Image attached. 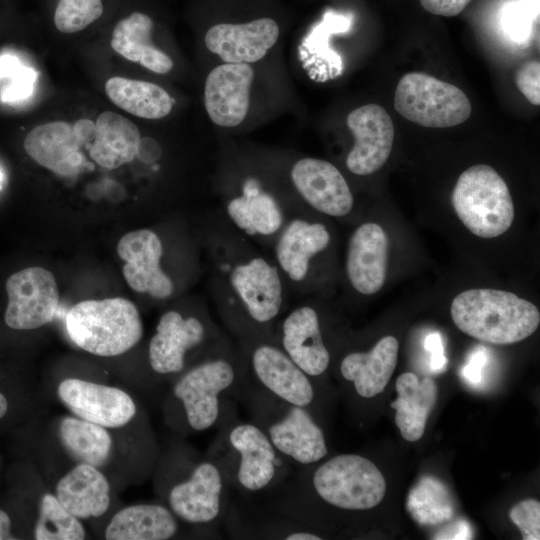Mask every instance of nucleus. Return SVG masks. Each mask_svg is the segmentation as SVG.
Masks as SVG:
<instances>
[{
    "instance_id": "nucleus-46",
    "label": "nucleus",
    "mask_w": 540,
    "mask_h": 540,
    "mask_svg": "<svg viewBox=\"0 0 540 540\" xmlns=\"http://www.w3.org/2000/svg\"><path fill=\"white\" fill-rule=\"evenodd\" d=\"M19 59L13 55L5 54L0 56V79L11 77L21 66Z\"/></svg>"
},
{
    "instance_id": "nucleus-10",
    "label": "nucleus",
    "mask_w": 540,
    "mask_h": 540,
    "mask_svg": "<svg viewBox=\"0 0 540 540\" xmlns=\"http://www.w3.org/2000/svg\"><path fill=\"white\" fill-rule=\"evenodd\" d=\"M66 331L82 350L96 356L113 357L140 342L143 324L133 302L115 297L75 304L67 313Z\"/></svg>"
},
{
    "instance_id": "nucleus-9",
    "label": "nucleus",
    "mask_w": 540,
    "mask_h": 540,
    "mask_svg": "<svg viewBox=\"0 0 540 540\" xmlns=\"http://www.w3.org/2000/svg\"><path fill=\"white\" fill-rule=\"evenodd\" d=\"M226 336L203 301L171 308L160 316L149 341L148 366L156 376L174 379Z\"/></svg>"
},
{
    "instance_id": "nucleus-8",
    "label": "nucleus",
    "mask_w": 540,
    "mask_h": 540,
    "mask_svg": "<svg viewBox=\"0 0 540 540\" xmlns=\"http://www.w3.org/2000/svg\"><path fill=\"white\" fill-rule=\"evenodd\" d=\"M451 317L463 333L496 345L520 342L532 335L540 323L538 308L516 294L488 289H469L451 304Z\"/></svg>"
},
{
    "instance_id": "nucleus-28",
    "label": "nucleus",
    "mask_w": 540,
    "mask_h": 540,
    "mask_svg": "<svg viewBox=\"0 0 540 540\" xmlns=\"http://www.w3.org/2000/svg\"><path fill=\"white\" fill-rule=\"evenodd\" d=\"M141 142L137 126L126 117L105 111L95 122L94 140L88 148L92 160L112 170L133 161Z\"/></svg>"
},
{
    "instance_id": "nucleus-12",
    "label": "nucleus",
    "mask_w": 540,
    "mask_h": 540,
    "mask_svg": "<svg viewBox=\"0 0 540 540\" xmlns=\"http://www.w3.org/2000/svg\"><path fill=\"white\" fill-rule=\"evenodd\" d=\"M452 205L463 225L481 238L502 235L514 220V205L505 181L485 164L462 172L453 189Z\"/></svg>"
},
{
    "instance_id": "nucleus-7",
    "label": "nucleus",
    "mask_w": 540,
    "mask_h": 540,
    "mask_svg": "<svg viewBox=\"0 0 540 540\" xmlns=\"http://www.w3.org/2000/svg\"><path fill=\"white\" fill-rule=\"evenodd\" d=\"M307 477L292 480L281 499L315 497L342 511H365L384 498L386 483L378 467L366 457L340 454L320 463Z\"/></svg>"
},
{
    "instance_id": "nucleus-11",
    "label": "nucleus",
    "mask_w": 540,
    "mask_h": 540,
    "mask_svg": "<svg viewBox=\"0 0 540 540\" xmlns=\"http://www.w3.org/2000/svg\"><path fill=\"white\" fill-rule=\"evenodd\" d=\"M313 215L307 207L293 214L267 251L292 297L313 292L317 265L332 245L329 227Z\"/></svg>"
},
{
    "instance_id": "nucleus-22",
    "label": "nucleus",
    "mask_w": 540,
    "mask_h": 540,
    "mask_svg": "<svg viewBox=\"0 0 540 540\" xmlns=\"http://www.w3.org/2000/svg\"><path fill=\"white\" fill-rule=\"evenodd\" d=\"M347 126L354 137L345 160L349 172L366 176L378 171L392 151L394 126L390 115L380 105H363L349 113Z\"/></svg>"
},
{
    "instance_id": "nucleus-33",
    "label": "nucleus",
    "mask_w": 540,
    "mask_h": 540,
    "mask_svg": "<svg viewBox=\"0 0 540 540\" xmlns=\"http://www.w3.org/2000/svg\"><path fill=\"white\" fill-rule=\"evenodd\" d=\"M33 535L36 540H82L86 530L81 519L69 512L55 494L45 493L39 502Z\"/></svg>"
},
{
    "instance_id": "nucleus-40",
    "label": "nucleus",
    "mask_w": 540,
    "mask_h": 540,
    "mask_svg": "<svg viewBox=\"0 0 540 540\" xmlns=\"http://www.w3.org/2000/svg\"><path fill=\"white\" fill-rule=\"evenodd\" d=\"M516 85L520 92L533 105L540 104V63L529 61L523 64L516 74Z\"/></svg>"
},
{
    "instance_id": "nucleus-49",
    "label": "nucleus",
    "mask_w": 540,
    "mask_h": 540,
    "mask_svg": "<svg viewBox=\"0 0 540 540\" xmlns=\"http://www.w3.org/2000/svg\"><path fill=\"white\" fill-rule=\"evenodd\" d=\"M8 411V401L6 397L0 392V419L3 418Z\"/></svg>"
},
{
    "instance_id": "nucleus-3",
    "label": "nucleus",
    "mask_w": 540,
    "mask_h": 540,
    "mask_svg": "<svg viewBox=\"0 0 540 540\" xmlns=\"http://www.w3.org/2000/svg\"><path fill=\"white\" fill-rule=\"evenodd\" d=\"M245 379L236 342L227 335L215 348L173 379L166 419L177 432L199 433L220 422L229 397Z\"/></svg>"
},
{
    "instance_id": "nucleus-35",
    "label": "nucleus",
    "mask_w": 540,
    "mask_h": 540,
    "mask_svg": "<svg viewBox=\"0 0 540 540\" xmlns=\"http://www.w3.org/2000/svg\"><path fill=\"white\" fill-rule=\"evenodd\" d=\"M102 0H58L54 11V24L62 33L79 32L103 14Z\"/></svg>"
},
{
    "instance_id": "nucleus-27",
    "label": "nucleus",
    "mask_w": 540,
    "mask_h": 540,
    "mask_svg": "<svg viewBox=\"0 0 540 540\" xmlns=\"http://www.w3.org/2000/svg\"><path fill=\"white\" fill-rule=\"evenodd\" d=\"M179 522L166 505L134 504L112 516L104 536L108 540H167L178 534Z\"/></svg>"
},
{
    "instance_id": "nucleus-21",
    "label": "nucleus",
    "mask_w": 540,
    "mask_h": 540,
    "mask_svg": "<svg viewBox=\"0 0 540 540\" xmlns=\"http://www.w3.org/2000/svg\"><path fill=\"white\" fill-rule=\"evenodd\" d=\"M255 80L253 64L220 63L204 83V106L210 120L220 128L234 129L250 110Z\"/></svg>"
},
{
    "instance_id": "nucleus-14",
    "label": "nucleus",
    "mask_w": 540,
    "mask_h": 540,
    "mask_svg": "<svg viewBox=\"0 0 540 540\" xmlns=\"http://www.w3.org/2000/svg\"><path fill=\"white\" fill-rule=\"evenodd\" d=\"M394 108L405 119L431 128H446L465 122L472 106L457 86L420 72L405 74L399 81Z\"/></svg>"
},
{
    "instance_id": "nucleus-26",
    "label": "nucleus",
    "mask_w": 540,
    "mask_h": 540,
    "mask_svg": "<svg viewBox=\"0 0 540 540\" xmlns=\"http://www.w3.org/2000/svg\"><path fill=\"white\" fill-rule=\"evenodd\" d=\"M55 496L81 520L98 518L110 506V484L100 468L77 463L57 482Z\"/></svg>"
},
{
    "instance_id": "nucleus-16",
    "label": "nucleus",
    "mask_w": 540,
    "mask_h": 540,
    "mask_svg": "<svg viewBox=\"0 0 540 540\" xmlns=\"http://www.w3.org/2000/svg\"><path fill=\"white\" fill-rule=\"evenodd\" d=\"M289 184L299 200L310 210L332 218L349 215L354 196L341 171L331 162L285 155Z\"/></svg>"
},
{
    "instance_id": "nucleus-48",
    "label": "nucleus",
    "mask_w": 540,
    "mask_h": 540,
    "mask_svg": "<svg viewBox=\"0 0 540 540\" xmlns=\"http://www.w3.org/2000/svg\"><path fill=\"white\" fill-rule=\"evenodd\" d=\"M522 2L531 11L534 18L538 20L540 14V0H522Z\"/></svg>"
},
{
    "instance_id": "nucleus-18",
    "label": "nucleus",
    "mask_w": 540,
    "mask_h": 540,
    "mask_svg": "<svg viewBox=\"0 0 540 540\" xmlns=\"http://www.w3.org/2000/svg\"><path fill=\"white\" fill-rule=\"evenodd\" d=\"M8 304L4 320L16 330H31L49 323L58 307L59 292L54 276L41 267H29L6 281Z\"/></svg>"
},
{
    "instance_id": "nucleus-32",
    "label": "nucleus",
    "mask_w": 540,
    "mask_h": 540,
    "mask_svg": "<svg viewBox=\"0 0 540 540\" xmlns=\"http://www.w3.org/2000/svg\"><path fill=\"white\" fill-rule=\"evenodd\" d=\"M105 90L115 105L140 118H163L174 104L165 89L151 82L115 76L106 82Z\"/></svg>"
},
{
    "instance_id": "nucleus-25",
    "label": "nucleus",
    "mask_w": 540,
    "mask_h": 540,
    "mask_svg": "<svg viewBox=\"0 0 540 540\" xmlns=\"http://www.w3.org/2000/svg\"><path fill=\"white\" fill-rule=\"evenodd\" d=\"M398 349V340L386 336L367 352L349 351L340 359V376L359 397L373 398L388 384L397 364Z\"/></svg>"
},
{
    "instance_id": "nucleus-29",
    "label": "nucleus",
    "mask_w": 540,
    "mask_h": 540,
    "mask_svg": "<svg viewBox=\"0 0 540 540\" xmlns=\"http://www.w3.org/2000/svg\"><path fill=\"white\" fill-rule=\"evenodd\" d=\"M154 22L143 12H132L115 26L112 48L121 56L141 64L146 69L166 74L173 68V60L152 42Z\"/></svg>"
},
{
    "instance_id": "nucleus-6",
    "label": "nucleus",
    "mask_w": 540,
    "mask_h": 540,
    "mask_svg": "<svg viewBox=\"0 0 540 540\" xmlns=\"http://www.w3.org/2000/svg\"><path fill=\"white\" fill-rule=\"evenodd\" d=\"M235 395L245 404L250 421L292 465L310 466L327 456L324 432L310 410L273 396L246 376Z\"/></svg>"
},
{
    "instance_id": "nucleus-30",
    "label": "nucleus",
    "mask_w": 540,
    "mask_h": 540,
    "mask_svg": "<svg viewBox=\"0 0 540 540\" xmlns=\"http://www.w3.org/2000/svg\"><path fill=\"white\" fill-rule=\"evenodd\" d=\"M397 399L391 403L396 410L395 423L402 437L410 442L419 440L433 410L438 389L431 378H419L411 372L401 374L396 380Z\"/></svg>"
},
{
    "instance_id": "nucleus-5",
    "label": "nucleus",
    "mask_w": 540,
    "mask_h": 540,
    "mask_svg": "<svg viewBox=\"0 0 540 540\" xmlns=\"http://www.w3.org/2000/svg\"><path fill=\"white\" fill-rule=\"evenodd\" d=\"M161 491L166 506L180 522L214 532L229 508V486L218 467L193 449L171 455Z\"/></svg>"
},
{
    "instance_id": "nucleus-50",
    "label": "nucleus",
    "mask_w": 540,
    "mask_h": 540,
    "mask_svg": "<svg viewBox=\"0 0 540 540\" xmlns=\"http://www.w3.org/2000/svg\"><path fill=\"white\" fill-rule=\"evenodd\" d=\"M3 181H4V175H3L2 171L0 170V189L3 186Z\"/></svg>"
},
{
    "instance_id": "nucleus-1",
    "label": "nucleus",
    "mask_w": 540,
    "mask_h": 540,
    "mask_svg": "<svg viewBox=\"0 0 540 540\" xmlns=\"http://www.w3.org/2000/svg\"><path fill=\"white\" fill-rule=\"evenodd\" d=\"M216 312L236 340L274 337L291 294L270 254L217 210L198 229Z\"/></svg>"
},
{
    "instance_id": "nucleus-23",
    "label": "nucleus",
    "mask_w": 540,
    "mask_h": 540,
    "mask_svg": "<svg viewBox=\"0 0 540 540\" xmlns=\"http://www.w3.org/2000/svg\"><path fill=\"white\" fill-rule=\"evenodd\" d=\"M387 254L388 238L379 224L366 222L353 231L348 241L345 273L357 293L372 295L382 288Z\"/></svg>"
},
{
    "instance_id": "nucleus-31",
    "label": "nucleus",
    "mask_w": 540,
    "mask_h": 540,
    "mask_svg": "<svg viewBox=\"0 0 540 540\" xmlns=\"http://www.w3.org/2000/svg\"><path fill=\"white\" fill-rule=\"evenodd\" d=\"M58 436L64 450L76 463L101 468L110 458L113 441L103 426L77 416H65L58 424Z\"/></svg>"
},
{
    "instance_id": "nucleus-39",
    "label": "nucleus",
    "mask_w": 540,
    "mask_h": 540,
    "mask_svg": "<svg viewBox=\"0 0 540 540\" xmlns=\"http://www.w3.org/2000/svg\"><path fill=\"white\" fill-rule=\"evenodd\" d=\"M36 79L37 73L33 68L21 65L10 77V83L2 90V101L16 103L27 99L33 93Z\"/></svg>"
},
{
    "instance_id": "nucleus-34",
    "label": "nucleus",
    "mask_w": 540,
    "mask_h": 540,
    "mask_svg": "<svg viewBox=\"0 0 540 540\" xmlns=\"http://www.w3.org/2000/svg\"><path fill=\"white\" fill-rule=\"evenodd\" d=\"M448 492L434 478H423L410 492L407 509L422 524H437L453 516Z\"/></svg>"
},
{
    "instance_id": "nucleus-45",
    "label": "nucleus",
    "mask_w": 540,
    "mask_h": 540,
    "mask_svg": "<svg viewBox=\"0 0 540 540\" xmlns=\"http://www.w3.org/2000/svg\"><path fill=\"white\" fill-rule=\"evenodd\" d=\"M73 131L82 147L88 150L94 140L95 123L89 119H80L73 125Z\"/></svg>"
},
{
    "instance_id": "nucleus-19",
    "label": "nucleus",
    "mask_w": 540,
    "mask_h": 540,
    "mask_svg": "<svg viewBox=\"0 0 540 540\" xmlns=\"http://www.w3.org/2000/svg\"><path fill=\"white\" fill-rule=\"evenodd\" d=\"M57 395L74 416L107 429L127 425L138 411L134 399L124 390L79 378L62 380Z\"/></svg>"
},
{
    "instance_id": "nucleus-17",
    "label": "nucleus",
    "mask_w": 540,
    "mask_h": 540,
    "mask_svg": "<svg viewBox=\"0 0 540 540\" xmlns=\"http://www.w3.org/2000/svg\"><path fill=\"white\" fill-rule=\"evenodd\" d=\"M274 338L313 379L329 369L331 351L324 337L320 310L314 304L302 301L289 306L275 326Z\"/></svg>"
},
{
    "instance_id": "nucleus-36",
    "label": "nucleus",
    "mask_w": 540,
    "mask_h": 540,
    "mask_svg": "<svg viewBox=\"0 0 540 540\" xmlns=\"http://www.w3.org/2000/svg\"><path fill=\"white\" fill-rule=\"evenodd\" d=\"M536 21L531 11L522 2H512L505 6L502 13V25L511 40L518 44L526 43Z\"/></svg>"
},
{
    "instance_id": "nucleus-2",
    "label": "nucleus",
    "mask_w": 540,
    "mask_h": 540,
    "mask_svg": "<svg viewBox=\"0 0 540 540\" xmlns=\"http://www.w3.org/2000/svg\"><path fill=\"white\" fill-rule=\"evenodd\" d=\"M212 184L221 215L266 251L286 221L306 208L289 184L283 154L226 147Z\"/></svg>"
},
{
    "instance_id": "nucleus-38",
    "label": "nucleus",
    "mask_w": 540,
    "mask_h": 540,
    "mask_svg": "<svg viewBox=\"0 0 540 540\" xmlns=\"http://www.w3.org/2000/svg\"><path fill=\"white\" fill-rule=\"evenodd\" d=\"M511 521L519 528L524 540L540 539V503L526 499L516 504L509 513Z\"/></svg>"
},
{
    "instance_id": "nucleus-13",
    "label": "nucleus",
    "mask_w": 540,
    "mask_h": 540,
    "mask_svg": "<svg viewBox=\"0 0 540 540\" xmlns=\"http://www.w3.org/2000/svg\"><path fill=\"white\" fill-rule=\"evenodd\" d=\"M236 343L248 380L273 396L312 412L315 379L287 355L274 337L248 338Z\"/></svg>"
},
{
    "instance_id": "nucleus-20",
    "label": "nucleus",
    "mask_w": 540,
    "mask_h": 540,
    "mask_svg": "<svg viewBox=\"0 0 540 540\" xmlns=\"http://www.w3.org/2000/svg\"><path fill=\"white\" fill-rule=\"evenodd\" d=\"M280 34V25L274 18L261 16L215 23L207 29L204 44L221 63L255 64L276 45Z\"/></svg>"
},
{
    "instance_id": "nucleus-4",
    "label": "nucleus",
    "mask_w": 540,
    "mask_h": 540,
    "mask_svg": "<svg viewBox=\"0 0 540 540\" xmlns=\"http://www.w3.org/2000/svg\"><path fill=\"white\" fill-rule=\"evenodd\" d=\"M217 427L205 455L218 467L229 488L260 492L279 485L291 473L292 464L259 426L236 417L230 400Z\"/></svg>"
},
{
    "instance_id": "nucleus-24",
    "label": "nucleus",
    "mask_w": 540,
    "mask_h": 540,
    "mask_svg": "<svg viewBox=\"0 0 540 540\" xmlns=\"http://www.w3.org/2000/svg\"><path fill=\"white\" fill-rule=\"evenodd\" d=\"M24 148L33 160L59 176H75L87 164L73 126L64 121L35 127L26 135Z\"/></svg>"
},
{
    "instance_id": "nucleus-41",
    "label": "nucleus",
    "mask_w": 540,
    "mask_h": 540,
    "mask_svg": "<svg viewBox=\"0 0 540 540\" xmlns=\"http://www.w3.org/2000/svg\"><path fill=\"white\" fill-rule=\"evenodd\" d=\"M470 2L471 0H420L426 11L445 17L460 14Z\"/></svg>"
},
{
    "instance_id": "nucleus-15",
    "label": "nucleus",
    "mask_w": 540,
    "mask_h": 540,
    "mask_svg": "<svg viewBox=\"0 0 540 540\" xmlns=\"http://www.w3.org/2000/svg\"><path fill=\"white\" fill-rule=\"evenodd\" d=\"M165 246L164 239L150 228L128 232L117 244L127 284L155 301H167L178 291L176 278L164 265Z\"/></svg>"
},
{
    "instance_id": "nucleus-42",
    "label": "nucleus",
    "mask_w": 540,
    "mask_h": 540,
    "mask_svg": "<svg viewBox=\"0 0 540 540\" xmlns=\"http://www.w3.org/2000/svg\"><path fill=\"white\" fill-rule=\"evenodd\" d=\"M424 347L430 354V367L435 373L445 370L447 359L444 355V348L440 333L429 334L424 341Z\"/></svg>"
},
{
    "instance_id": "nucleus-44",
    "label": "nucleus",
    "mask_w": 540,
    "mask_h": 540,
    "mask_svg": "<svg viewBox=\"0 0 540 540\" xmlns=\"http://www.w3.org/2000/svg\"><path fill=\"white\" fill-rule=\"evenodd\" d=\"M472 535L473 532L470 524L467 521L460 519L439 530L434 535L433 539H471Z\"/></svg>"
},
{
    "instance_id": "nucleus-43",
    "label": "nucleus",
    "mask_w": 540,
    "mask_h": 540,
    "mask_svg": "<svg viewBox=\"0 0 540 540\" xmlns=\"http://www.w3.org/2000/svg\"><path fill=\"white\" fill-rule=\"evenodd\" d=\"M487 362L485 348L479 347L474 350L467 364L462 369V376L471 384H478L482 379V369Z\"/></svg>"
},
{
    "instance_id": "nucleus-37",
    "label": "nucleus",
    "mask_w": 540,
    "mask_h": 540,
    "mask_svg": "<svg viewBox=\"0 0 540 540\" xmlns=\"http://www.w3.org/2000/svg\"><path fill=\"white\" fill-rule=\"evenodd\" d=\"M257 535L266 539L283 540H321L322 537L313 532L305 523L282 516L281 519L273 520L261 525Z\"/></svg>"
},
{
    "instance_id": "nucleus-47",
    "label": "nucleus",
    "mask_w": 540,
    "mask_h": 540,
    "mask_svg": "<svg viewBox=\"0 0 540 540\" xmlns=\"http://www.w3.org/2000/svg\"><path fill=\"white\" fill-rule=\"evenodd\" d=\"M17 539L11 533V520L9 515L0 509V540H13Z\"/></svg>"
}]
</instances>
